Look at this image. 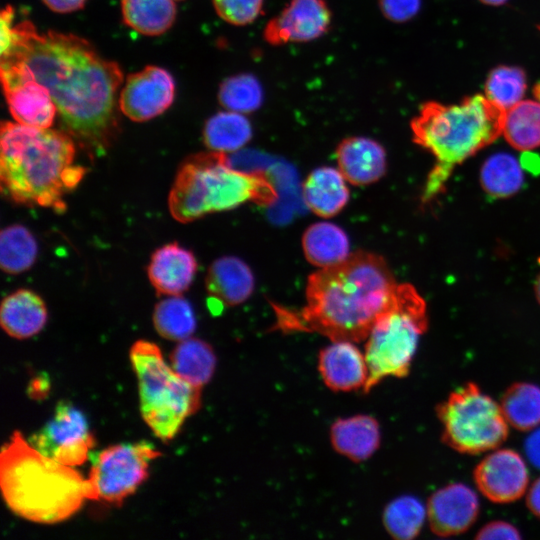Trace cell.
Returning a JSON list of instances; mask_svg holds the SVG:
<instances>
[{"instance_id":"d590c367","label":"cell","mask_w":540,"mask_h":540,"mask_svg":"<svg viewBox=\"0 0 540 540\" xmlns=\"http://www.w3.org/2000/svg\"><path fill=\"white\" fill-rule=\"evenodd\" d=\"M218 16L235 26L254 22L262 13L263 0H212Z\"/></svg>"},{"instance_id":"836d02e7","label":"cell","mask_w":540,"mask_h":540,"mask_svg":"<svg viewBox=\"0 0 540 540\" xmlns=\"http://www.w3.org/2000/svg\"><path fill=\"white\" fill-rule=\"evenodd\" d=\"M527 88L526 74L516 66L501 65L492 69L485 82V96L507 111L520 101Z\"/></svg>"},{"instance_id":"7c38bea8","label":"cell","mask_w":540,"mask_h":540,"mask_svg":"<svg viewBox=\"0 0 540 540\" xmlns=\"http://www.w3.org/2000/svg\"><path fill=\"white\" fill-rule=\"evenodd\" d=\"M1 82L9 111L15 122L50 128L57 107L48 91L22 61L1 59Z\"/></svg>"},{"instance_id":"83f0119b","label":"cell","mask_w":540,"mask_h":540,"mask_svg":"<svg viewBox=\"0 0 540 540\" xmlns=\"http://www.w3.org/2000/svg\"><path fill=\"white\" fill-rule=\"evenodd\" d=\"M509 425L520 431H530L540 425V387L528 382H516L503 393L500 401Z\"/></svg>"},{"instance_id":"4fadbf2b","label":"cell","mask_w":540,"mask_h":540,"mask_svg":"<svg viewBox=\"0 0 540 540\" xmlns=\"http://www.w3.org/2000/svg\"><path fill=\"white\" fill-rule=\"evenodd\" d=\"M172 75L157 66L130 74L119 96L121 112L135 122H144L167 110L174 100Z\"/></svg>"},{"instance_id":"e575fe53","label":"cell","mask_w":540,"mask_h":540,"mask_svg":"<svg viewBox=\"0 0 540 540\" xmlns=\"http://www.w3.org/2000/svg\"><path fill=\"white\" fill-rule=\"evenodd\" d=\"M218 100L227 110L242 114L251 113L259 109L263 103V88L252 74L234 75L221 83Z\"/></svg>"},{"instance_id":"ba28073f","label":"cell","mask_w":540,"mask_h":540,"mask_svg":"<svg viewBox=\"0 0 540 540\" xmlns=\"http://www.w3.org/2000/svg\"><path fill=\"white\" fill-rule=\"evenodd\" d=\"M427 326L424 299L412 285H397L391 304L376 319L366 338L364 355L369 376L365 393L384 378H401L409 373Z\"/></svg>"},{"instance_id":"b9f144b4","label":"cell","mask_w":540,"mask_h":540,"mask_svg":"<svg viewBox=\"0 0 540 540\" xmlns=\"http://www.w3.org/2000/svg\"><path fill=\"white\" fill-rule=\"evenodd\" d=\"M522 167H525L529 171L536 172L540 169V158L533 153H526L522 157Z\"/></svg>"},{"instance_id":"1f68e13d","label":"cell","mask_w":540,"mask_h":540,"mask_svg":"<svg viewBox=\"0 0 540 540\" xmlns=\"http://www.w3.org/2000/svg\"><path fill=\"white\" fill-rule=\"evenodd\" d=\"M38 254L33 234L23 225L5 227L0 234V265L8 274H19L32 267Z\"/></svg>"},{"instance_id":"5bb4252c","label":"cell","mask_w":540,"mask_h":540,"mask_svg":"<svg viewBox=\"0 0 540 540\" xmlns=\"http://www.w3.org/2000/svg\"><path fill=\"white\" fill-rule=\"evenodd\" d=\"M332 13L324 0H290L265 26L263 37L271 45L313 41L326 34Z\"/></svg>"},{"instance_id":"cb8c5ba5","label":"cell","mask_w":540,"mask_h":540,"mask_svg":"<svg viewBox=\"0 0 540 540\" xmlns=\"http://www.w3.org/2000/svg\"><path fill=\"white\" fill-rule=\"evenodd\" d=\"M302 247L306 259L320 268L341 263L350 255L346 233L329 222L309 226L303 234Z\"/></svg>"},{"instance_id":"d6a6232c","label":"cell","mask_w":540,"mask_h":540,"mask_svg":"<svg viewBox=\"0 0 540 540\" xmlns=\"http://www.w3.org/2000/svg\"><path fill=\"white\" fill-rule=\"evenodd\" d=\"M427 511L416 497L404 495L391 501L384 510L386 531L397 540H411L421 531Z\"/></svg>"},{"instance_id":"2e32d148","label":"cell","mask_w":540,"mask_h":540,"mask_svg":"<svg viewBox=\"0 0 540 540\" xmlns=\"http://www.w3.org/2000/svg\"><path fill=\"white\" fill-rule=\"evenodd\" d=\"M477 494L462 483L448 484L428 499L426 511L431 531L440 537L467 531L479 514Z\"/></svg>"},{"instance_id":"9a60e30c","label":"cell","mask_w":540,"mask_h":540,"mask_svg":"<svg viewBox=\"0 0 540 540\" xmlns=\"http://www.w3.org/2000/svg\"><path fill=\"white\" fill-rule=\"evenodd\" d=\"M480 492L495 503H511L525 493L529 472L524 459L512 449H499L480 461L473 472Z\"/></svg>"},{"instance_id":"f35d334b","label":"cell","mask_w":540,"mask_h":540,"mask_svg":"<svg viewBox=\"0 0 540 540\" xmlns=\"http://www.w3.org/2000/svg\"><path fill=\"white\" fill-rule=\"evenodd\" d=\"M524 450L529 462L540 470V427L527 437Z\"/></svg>"},{"instance_id":"f1b7e54d","label":"cell","mask_w":540,"mask_h":540,"mask_svg":"<svg viewBox=\"0 0 540 540\" xmlns=\"http://www.w3.org/2000/svg\"><path fill=\"white\" fill-rule=\"evenodd\" d=\"M502 133L517 150L526 152L540 147V102L522 100L508 109Z\"/></svg>"},{"instance_id":"484cf974","label":"cell","mask_w":540,"mask_h":540,"mask_svg":"<svg viewBox=\"0 0 540 540\" xmlns=\"http://www.w3.org/2000/svg\"><path fill=\"white\" fill-rule=\"evenodd\" d=\"M121 10L125 24L147 36L163 34L176 17L174 0H122Z\"/></svg>"},{"instance_id":"8d00e7d4","label":"cell","mask_w":540,"mask_h":540,"mask_svg":"<svg viewBox=\"0 0 540 540\" xmlns=\"http://www.w3.org/2000/svg\"><path fill=\"white\" fill-rule=\"evenodd\" d=\"M384 17L402 23L411 20L419 12L421 0H378Z\"/></svg>"},{"instance_id":"4316f807","label":"cell","mask_w":540,"mask_h":540,"mask_svg":"<svg viewBox=\"0 0 540 540\" xmlns=\"http://www.w3.org/2000/svg\"><path fill=\"white\" fill-rule=\"evenodd\" d=\"M252 137L248 118L235 111H221L211 116L203 129V141L213 151L234 152L245 146Z\"/></svg>"},{"instance_id":"44dd1931","label":"cell","mask_w":540,"mask_h":540,"mask_svg":"<svg viewBox=\"0 0 540 540\" xmlns=\"http://www.w3.org/2000/svg\"><path fill=\"white\" fill-rule=\"evenodd\" d=\"M43 299L29 289H19L4 298L0 308L2 329L12 338L27 339L38 334L47 322Z\"/></svg>"},{"instance_id":"60d3db41","label":"cell","mask_w":540,"mask_h":540,"mask_svg":"<svg viewBox=\"0 0 540 540\" xmlns=\"http://www.w3.org/2000/svg\"><path fill=\"white\" fill-rule=\"evenodd\" d=\"M526 504L528 509L540 519V477L529 488Z\"/></svg>"},{"instance_id":"9c48e42d","label":"cell","mask_w":540,"mask_h":540,"mask_svg":"<svg viewBox=\"0 0 540 540\" xmlns=\"http://www.w3.org/2000/svg\"><path fill=\"white\" fill-rule=\"evenodd\" d=\"M443 443L464 454H479L499 447L509 433L500 404L477 384L468 382L452 391L436 409Z\"/></svg>"},{"instance_id":"ac0fdd59","label":"cell","mask_w":540,"mask_h":540,"mask_svg":"<svg viewBox=\"0 0 540 540\" xmlns=\"http://www.w3.org/2000/svg\"><path fill=\"white\" fill-rule=\"evenodd\" d=\"M196 270L193 253L178 243H169L152 254L148 278L158 294L181 295L192 284Z\"/></svg>"},{"instance_id":"5b68a950","label":"cell","mask_w":540,"mask_h":540,"mask_svg":"<svg viewBox=\"0 0 540 540\" xmlns=\"http://www.w3.org/2000/svg\"><path fill=\"white\" fill-rule=\"evenodd\" d=\"M505 112L475 94L459 104L424 103L411 121L413 141L437 160L425 198L438 192L452 168L494 142L503 131Z\"/></svg>"},{"instance_id":"8fae6325","label":"cell","mask_w":540,"mask_h":540,"mask_svg":"<svg viewBox=\"0 0 540 540\" xmlns=\"http://www.w3.org/2000/svg\"><path fill=\"white\" fill-rule=\"evenodd\" d=\"M29 443L43 455L75 467L86 462L95 439L83 413L72 404L60 402L51 420Z\"/></svg>"},{"instance_id":"603a6c76","label":"cell","mask_w":540,"mask_h":540,"mask_svg":"<svg viewBox=\"0 0 540 540\" xmlns=\"http://www.w3.org/2000/svg\"><path fill=\"white\" fill-rule=\"evenodd\" d=\"M303 198L316 215L329 218L338 214L349 200L346 179L332 167L313 170L303 184Z\"/></svg>"},{"instance_id":"52a82bcc","label":"cell","mask_w":540,"mask_h":540,"mask_svg":"<svg viewBox=\"0 0 540 540\" xmlns=\"http://www.w3.org/2000/svg\"><path fill=\"white\" fill-rule=\"evenodd\" d=\"M129 358L138 380L140 412L154 435L167 442L201 406V389L180 377L153 342L137 340Z\"/></svg>"},{"instance_id":"d6986e66","label":"cell","mask_w":540,"mask_h":540,"mask_svg":"<svg viewBox=\"0 0 540 540\" xmlns=\"http://www.w3.org/2000/svg\"><path fill=\"white\" fill-rule=\"evenodd\" d=\"M338 167L353 185H367L379 180L386 171V152L377 141L361 136L342 140L336 149Z\"/></svg>"},{"instance_id":"74e56055","label":"cell","mask_w":540,"mask_h":540,"mask_svg":"<svg viewBox=\"0 0 540 540\" xmlns=\"http://www.w3.org/2000/svg\"><path fill=\"white\" fill-rule=\"evenodd\" d=\"M476 539H521L520 531L511 523L501 520L491 521L476 534Z\"/></svg>"},{"instance_id":"7bdbcfd3","label":"cell","mask_w":540,"mask_h":540,"mask_svg":"<svg viewBox=\"0 0 540 540\" xmlns=\"http://www.w3.org/2000/svg\"><path fill=\"white\" fill-rule=\"evenodd\" d=\"M486 5L499 6L506 3L508 0H480Z\"/></svg>"},{"instance_id":"ab89813d","label":"cell","mask_w":540,"mask_h":540,"mask_svg":"<svg viewBox=\"0 0 540 540\" xmlns=\"http://www.w3.org/2000/svg\"><path fill=\"white\" fill-rule=\"evenodd\" d=\"M52 11L57 13H71L84 7L87 0H42Z\"/></svg>"},{"instance_id":"e0dca14e","label":"cell","mask_w":540,"mask_h":540,"mask_svg":"<svg viewBox=\"0 0 540 540\" xmlns=\"http://www.w3.org/2000/svg\"><path fill=\"white\" fill-rule=\"evenodd\" d=\"M318 369L326 386L337 392L364 388L369 376L364 353L347 340L333 341L323 348Z\"/></svg>"},{"instance_id":"7402d4cb","label":"cell","mask_w":540,"mask_h":540,"mask_svg":"<svg viewBox=\"0 0 540 540\" xmlns=\"http://www.w3.org/2000/svg\"><path fill=\"white\" fill-rule=\"evenodd\" d=\"M378 421L370 415L338 419L330 429V441L336 452L354 462L370 458L380 445Z\"/></svg>"},{"instance_id":"ee69618b","label":"cell","mask_w":540,"mask_h":540,"mask_svg":"<svg viewBox=\"0 0 540 540\" xmlns=\"http://www.w3.org/2000/svg\"><path fill=\"white\" fill-rule=\"evenodd\" d=\"M533 95L535 99L540 102V82L536 83L533 87Z\"/></svg>"},{"instance_id":"3957f363","label":"cell","mask_w":540,"mask_h":540,"mask_svg":"<svg viewBox=\"0 0 540 540\" xmlns=\"http://www.w3.org/2000/svg\"><path fill=\"white\" fill-rule=\"evenodd\" d=\"M0 143L2 194L17 204L65 211L64 196L78 186L86 173L84 167L74 163L72 136L4 121Z\"/></svg>"},{"instance_id":"4dcf8cb0","label":"cell","mask_w":540,"mask_h":540,"mask_svg":"<svg viewBox=\"0 0 540 540\" xmlns=\"http://www.w3.org/2000/svg\"><path fill=\"white\" fill-rule=\"evenodd\" d=\"M480 182L489 196L495 198L511 196L523 184L522 165L509 153L493 154L481 167Z\"/></svg>"},{"instance_id":"d4e9b609","label":"cell","mask_w":540,"mask_h":540,"mask_svg":"<svg viewBox=\"0 0 540 540\" xmlns=\"http://www.w3.org/2000/svg\"><path fill=\"white\" fill-rule=\"evenodd\" d=\"M170 363L180 377L202 388L214 374L216 356L207 342L190 337L176 345L170 354Z\"/></svg>"},{"instance_id":"277c9868","label":"cell","mask_w":540,"mask_h":540,"mask_svg":"<svg viewBox=\"0 0 540 540\" xmlns=\"http://www.w3.org/2000/svg\"><path fill=\"white\" fill-rule=\"evenodd\" d=\"M0 487L11 512L38 524L66 521L93 500L88 478L40 453L19 431L1 449Z\"/></svg>"},{"instance_id":"7a4b0ae2","label":"cell","mask_w":540,"mask_h":540,"mask_svg":"<svg viewBox=\"0 0 540 540\" xmlns=\"http://www.w3.org/2000/svg\"><path fill=\"white\" fill-rule=\"evenodd\" d=\"M397 285L382 257L357 251L309 276L302 309L273 305L274 329L317 332L332 341L366 340L376 319L391 304Z\"/></svg>"},{"instance_id":"ffe728a7","label":"cell","mask_w":540,"mask_h":540,"mask_svg":"<svg viewBox=\"0 0 540 540\" xmlns=\"http://www.w3.org/2000/svg\"><path fill=\"white\" fill-rule=\"evenodd\" d=\"M254 276L249 266L234 256H224L209 267L205 286L216 301L235 306L246 301L254 290Z\"/></svg>"},{"instance_id":"6da1fadb","label":"cell","mask_w":540,"mask_h":540,"mask_svg":"<svg viewBox=\"0 0 540 540\" xmlns=\"http://www.w3.org/2000/svg\"><path fill=\"white\" fill-rule=\"evenodd\" d=\"M14 10L1 12V59L24 62L49 91L68 134L84 147L104 152L119 131L116 95L123 73L102 58L85 39L73 34L38 33L22 21L13 26Z\"/></svg>"},{"instance_id":"f6af8a7d","label":"cell","mask_w":540,"mask_h":540,"mask_svg":"<svg viewBox=\"0 0 540 540\" xmlns=\"http://www.w3.org/2000/svg\"><path fill=\"white\" fill-rule=\"evenodd\" d=\"M535 294L538 302L540 303V274L538 275L535 283Z\"/></svg>"},{"instance_id":"f546056e","label":"cell","mask_w":540,"mask_h":540,"mask_svg":"<svg viewBox=\"0 0 540 540\" xmlns=\"http://www.w3.org/2000/svg\"><path fill=\"white\" fill-rule=\"evenodd\" d=\"M153 324L157 333L171 341H183L196 329V317L192 305L180 295L159 301L153 312Z\"/></svg>"},{"instance_id":"30bf717a","label":"cell","mask_w":540,"mask_h":540,"mask_svg":"<svg viewBox=\"0 0 540 540\" xmlns=\"http://www.w3.org/2000/svg\"><path fill=\"white\" fill-rule=\"evenodd\" d=\"M160 455L147 442L118 444L101 451L88 477L93 500L121 506L146 481L150 462Z\"/></svg>"},{"instance_id":"8992f818","label":"cell","mask_w":540,"mask_h":540,"mask_svg":"<svg viewBox=\"0 0 540 540\" xmlns=\"http://www.w3.org/2000/svg\"><path fill=\"white\" fill-rule=\"evenodd\" d=\"M277 196L265 173L237 170L224 152L211 150L183 162L169 192L168 207L176 221L188 223L246 202L269 205Z\"/></svg>"}]
</instances>
